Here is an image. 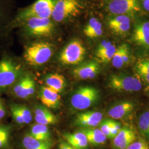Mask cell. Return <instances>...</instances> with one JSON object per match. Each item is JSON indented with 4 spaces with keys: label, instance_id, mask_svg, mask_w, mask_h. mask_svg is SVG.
<instances>
[{
    "label": "cell",
    "instance_id": "cell-1",
    "mask_svg": "<svg viewBox=\"0 0 149 149\" xmlns=\"http://www.w3.org/2000/svg\"><path fill=\"white\" fill-rule=\"evenodd\" d=\"M56 0H37L32 5L18 12L11 23L12 29L32 18H50Z\"/></svg>",
    "mask_w": 149,
    "mask_h": 149
},
{
    "label": "cell",
    "instance_id": "cell-2",
    "mask_svg": "<svg viewBox=\"0 0 149 149\" xmlns=\"http://www.w3.org/2000/svg\"><path fill=\"white\" fill-rule=\"evenodd\" d=\"M20 27L22 32L32 37H50L56 32L55 23L50 18H32L23 22Z\"/></svg>",
    "mask_w": 149,
    "mask_h": 149
},
{
    "label": "cell",
    "instance_id": "cell-3",
    "mask_svg": "<svg viewBox=\"0 0 149 149\" xmlns=\"http://www.w3.org/2000/svg\"><path fill=\"white\" fill-rule=\"evenodd\" d=\"M53 53V47L50 43L38 42L32 43L27 47L23 56L29 65L38 66L47 63Z\"/></svg>",
    "mask_w": 149,
    "mask_h": 149
},
{
    "label": "cell",
    "instance_id": "cell-4",
    "mask_svg": "<svg viewBox=\"0 0 149 149\" xmlns=\"http://www.w3.org/2000/svg\"><path fill=\"white\" fill-rule=\"evenodd\" d=\"M82 9L79 0H56L51 18L55 23H64L79 16Z\"/></svg>",
    "mask_w": 149,
    "mask_h": 149
},
{
    "label": "cell",
    "instance_id": "cell-5",
    "mask_svg": "<svg viewBox=\"0 0 149 149\" xmlns=\"http://www.w3.org/2000/svg\"><path fill=\"white\" fill-rule=\"evenodd\" d=\"M21 72V66L11 57L6 55L0 60V90L15 83Z\"/></svg>",
    "mask_w": 149,
    "mask_h": 149
},
{
    "label": "cell",
    "instance_id": "cell-6",
    "mask_svg": "<svg viewBox=\"0 0 149 149\" xmlns=\"http://www.w3.org/2000/svg\"><path fill=\"white\" fill-rule=\"evenodd\" d=\"M85 47L79 39H74L67 44L59 55L60 63L65 65L80 64L85 58Z\"/></svg>",
    "mask_w": 149,
    "mask_h": 149
},
{
    "label": "cell",
    "instance_id": "cell-7",
    "mask_svg": "<svg viewBox=\"0 0 149 149\" xmlns=\"http://www.w3.org/2000/svg\"><path fill=\"white\" fill-rule=\"evenodd\" d=\"M100 97L98 91L91 86L81 87L71 98V105L75 109L85 110L93 106Z\"/></svg>",
    "mask_w": 149,
    "mask_h": 149
},
{
    "label": "cell",
    "instance_id": "cell-8",
    "mask_svg": "<svg viewBox=\"0 0 149 149\" xmlns=\"http://www.w3.org/2000/svg\"><path fill=\"white\" fill-rule=\"evenodd\" d=\"M108 85L114 90L130 92L139 91L142 87L141 82L138 78L122 74L112 75Z\"/></svg>",
    "mask_w": 149,
    "mask_h": 149
},
{
    "label": "cell",
    "instance_id": "cell-9",
    "mask_svg": "<svg viewBox=\"0 0 149 149\" xmlns=\"http://www.w3.org/2000/svg\"><path fill=\"white\" fill-rule=\"evenodd\" d=\"M12 0H0V38L7 37L12 31Z\"/></svg>",
    "mask_w": 149,
    "mask_h": 149
},
{
    "label": "cell",
    "instance_id": "cell-10",
    "mask_svg": "<svg viewBox=\"0 0 149 149\" xmlns=\"http://www.w3.org/2000/svg\"><path fill=\"white\" fill-rule=\"evenodd\" d=\"M107 9L116 16L127 15L141 10L138 0H112L108 3Z\"/></svg>",
    "mask_w": 149,
    "mask_h": 149
},
{
    "label": "cell",
    "instance_id": "cell-11",
    "mask_svg": "<svg viewBox=\"0 0 149 149\" xmlns=\"http://www.w3.org/2000/svg\"><path fill=\"white\" fill-rule=\"evenodd\" d=\"M100 66L95 61H90L81 64L73 70V74L78 80H88L95 78L99 73Z\"/></svg>",
    "mask_w": 149,
    "mask_h": 149
},
{
    "label": "cell",
    "instance_id": "cell-12",
    "mask_svg": "<svg viewBox=\"0 0 149 149\" xmlns=\"http://www.w3.org/2000/svg\"><path fill=\"white\" fill-rule=\"evenodd\" d=\"M103 114L97 111L82 112L77 114L75 124L83 128H95L102 121Z\"/></svg>",
    "mask_w": 149,
    "mask_h": 149
},
{
    "label": "cell",
    "instance_id": "cell-13",
    "mask_svg": "<svg viewBox=\"0 0 149 149\" xmlns=\"http://www.w3.org/2000/svg\"><path fill=\"white\" fill-rule=\"evenodd\" d=\"M136 136L130 128H122L117 135L113 139V147L114 149H126L135 141Z\"/></svg>",
    "mask_w": 149,
    "mask_h": 149
},
{
    "label": "cell",
    "instance_id": "cell-14",
    "mask_svg": "<svg viewBox=\"0 0 149 149\" xmlns=\"http://www.w3.org/2000/svg\"><path fill=\"white\" fill-rule=\"evenodd\" d=\"M39 98L44 106L49 108H56L60 104L61 96L59 93L55 92L47 86L41 87Z\"/></svg>",
    "mask_w": 149,
    "mask_h": 149
},
{
    "label": "cell",
    "instance_id": "cell-15",
    "mask_svg": "<svg viewBox=\"0 0 149 149\" xmlns=\"http://www.w3.org/2000/svg\"><path fill=\"white\" fill-rule=\"evenodd\" d=\"M108 24L114 33L123 35L129 31L130 19L127 15H118L110 19L108 22Z\"/></svg>",
    "mask_w": 149,
    "mask_h": 149
},
{
    "label": "cell",
    "instance_id": "cell-16",
    "mask_svg": "<svg viewBox=\"0 0 149 149\" xmlns=\"http://www.w3.org/2000/svg\"><path fill=\"white\" fill-rule=\"evenodd\" d=\"M117 48L114 44L108 41H103L97 48L96 56L98 60L102 63L112 61Z\"/></svg>",
    "mask_w": 149,
    "mask_h": 149
},
{
    "label": "cell",
    "instance_id": "cell-17",
    "mask_svg": "<svg viewBox=\"0 0 149 149\" xmlns=\"http://www.w3.org/2000/svg\"><path fill=\"white\" fill-rule=\"evenodd\" d=\"M133 39L139 45L149 48V22L136 25L134 30Z\"/></svg>",
    "mask_w": 149,
    "mask_h": 149
},
{
    "label": "cell",
    "instance_id": "cell-18",
    "mask_svg": "<svg viewBox=\"0 0 149 149\" xmlns=\"http://www.w3.org/2000/svg\"><path fill=\"white\" fill-rule=\"evenodd\" d=\"M35 120L37 124L47 126L58 122V118L46 107H37L35 110Z\"/></svg>",
    "mask_w": 149,
    "mask_h": 149
},
{
    "label": "cell",
    "instance_id": "cell-19",
    "mask_svg": "<svg viewBox=\"0 0 149 149\" xmlns=\"http://www.w3.org/2000/svg\"><path fill=\"white\" fill-rule=\"evenodd\" d=\"M134 104L131 102H123L113 107L108 112L110 117L114 119H120L126 117L133 111Z\"/></svg>",
    "mask_w": 149,
    "mask_h": 149
},
{
    "label": "cell",
    "instance_id": "cell-20",
    "mask_svg": "<svg viewBox=\"0 0 149 149\" xmlns=\"http://www.w3.org/2000/svg\"><path fill=\"white\" fill-rule=\"evenodd\" d=\"M83 32L85 36L91 39L100 37L103 32L102 24L97 18L92 17L84 28Z\"/></svg>",
    "mask_w": 149,
    "mask_h": 149
},
{
    "label": "cell",
    "instance_id": "cell-21",
    "mask_svg": "<svg viewBox=\"0 0 149 149\" xmlns=\"http://www.w3.org/2000/svg\"><path fill=\"white\" fill-rule=\"evenodd\" d=\"M64 137L67 142L76 149H86L88 142L85 134L81 130L74 133L65 134Z\"/></svg>",
    "mask_w": 149,
    "mask_h": 149
},
{
    "label": "cell",
    "instance_id": "cell-22",
    "mask_svg": "<svg viewBox=\"0 0 149 149\" xmlns=\"http://www.w3.org/2000/svg\"><path fill=\"white\" fill-rule=\"evenodd\" d=\"M81 131L85 134L88 143L93 145H100L104 144L106 141V136L100 129L84 128Z\"/></svg>",
    "mask_w": 149,
    "mask_h": 149
},
{
    "label": "cell",
    "instance_id": "cell-23",
    "mask_svg": "<svg viewBox=\"0 0 149 149\" xmlns=\"http://www.w3.org/2000/svg\"><path fill=\"white\" fill-rule=\"evenodd\" d=\"M45 83L47 87L59 93L64 90L66 85L65 77L57 73L47 76L45 79Z\"/></svg>",
    "mask_w": 149,
    "mask_h": 149
},
{
    "label": "cell",
    "instance_id": "cell-24",
    "mask_svg": "<svg viewBox=\"0 0 149 149\" xmlns=\"http://www.w3.org/2000/svg\"><path fill=\"white\" fill-rule=\"evenodd\" d=\"M22 144L26 149H51L52 144L50 141H40L33 138L29 134L24 136Z\"/></svg>",
    "mask_w": 149,
    "mask_h": 149
},
{
    "label": "cell",
    "instance_id": "cell-25",
    "mask_svg": "<svg viewBox=\"0 0 149 149\" xmlns=\"http://www.w3.org/2000/svg\"><path fill=\"white\" fill-rule=\"evenodd\" d=\"M29 134L33 138L40 141H50V133L47 125L39 124L33 125Z\"/></svg>",
    "mask_w": 149,
    "mask_h": 149
},
{
    "label": "cell",
    "instance_id": "cell-26",
    "mask_svg": "<svg viewBox=\"0 0 149 149\" xmlns=\"http://www.w3.org/2000/svg\"><path fill=\"white\" fill-rule=\"evenodd\" d=\"M31 76L27 75L21 79L13 87V93L16 96L21 98H26L28 84Z\"/></svg>",
    "mask_w": 149,
    "mask_h": 149
},
{
    "label": "cell",
    "instance_id": "cell-27",
    "mask_svg": "<svg viewBox=\"0 0 149 149\" xmlns=\"http://www.w3.org/2000/svg\"><path fill=\"white\" fill-rule=\"evenodd\" d=\"M127 46V44H123L117 48L116 51L112 60V65L114 68L117 69H120L124 66V53Z\"/></svg>",
    "mask_w": 149,
    "mask_h": 149
},
{
    "label": "cell",
    "instance_id": "cell-28",
    "mask_svg": "<svg viewBox=\"0 0 149 149\" xmlns=\"http://www.w3.org/2000/svg\"><path fill=\"white\" fill-rule=\"evenodd\" d=\"M139 129L140 133L149 139V111L144 112L139 118Z\"/></svg>",
    "mask_w": 149,
    "mask_h": 149
},
{
    "label": "cell",
    "instance_id": "cell-29",
    "mask_svg": "<svg viewBox=\"0 0 149 149\" xmlns=\"http://www.w3.org/2000/svg\"><path fill=\"white\" fill-rule=\"evenodd\" d=\"M17 110L19 112L22 117L23 118L25 124H28L32 122V115L30 110L26 107L22 105H14Z\"/></svg>",
    "mask_w": 149,
    "mask_h": 149
},
{
    "label": "cell",
    "instance_id": "cell-30",
    "mask_svg": "<svg viewBox=\"0 0 149 149\" xmlns=\"http://www.w3.org/2000/svg\"><path fill=\"white\" fill-rule=\"evenodd\" d=\"M136 69L138 74H149V60H144L138 62Z\"/></svg>",
    "mask_w": 149,
    "mask_h": 149
},
{
    "label": "cell",
    "instance_id": "cell-31",
    "mask_svg": "<svg viewBox=\"0 0 149 149\" xmlns=\"http://www.w3.org/2000/svg\"><path fill=\"white\" fill-rule=\"evenodd\" d=\"M126 149H149V145L144 140L139 139L134 141Z\"/></svg>",
    "mask_w": 149,
    "mask_h": 149
},
{
    "label": "cell",
    "instance_id": "cell-32",
    "mask_svg": "<svg viewBox=\"0 0 149 149\" xmlns=\"http://www.w3.org/2000/svg\"><path fill=\"white\" fill-rule=\"evenodd\" d=\"M110 124L111 120L106 119L103 121H102L100 123V129L101 130L103 134L106 136L107 138L111 139V133H110Z\"/></svg>",
    "mask_w": 149,
    "mask_h": 149
},
{
    "label": "cell",
    "instance_id": "cell-33",
    "mask_svg": "<svg viewBox=\"0 0 149 149\" xmlns=\"http://www.w3.org/2000/svg\"><path fill=\"white\" fill-rule=\"evenodd\" d=\"M11 111L12 117L16 123H17L19 124H25L23 118L22 117L19 112L17 110V109L15 108L14 105L11 106Z\"/></svg>",
    "mask_w": 149,
    "mask_h": 149
},
{
    "label": "cell",
    "instance_id": "cell-34",
    "mask_svg": "<svg viewBox=\"0 0 149 149\" xmlns=\"http://www.w3.org/2000/svg\"><path fill=\"white\" fill-rule=\"evenodd\" d=\"M121 129L122 128L120 127V125L119 123H118L117 122H115L114 120H111L110 133H111V139H113L117 135Z\"/></svg>",
    "mask_w": 149,
    "mask_h": 149
},
{
    "label": "cell",
    "instance_id": "cell-35",
    "mask_svg": "<svg viewBox=\"0 0 149 149\" xmlns=\"http://www.w3.org/2000/svg\"><path fill=\"white\" fill-rule=\"evenodd\" d=\"M9 131L0 136V148H3L8 143L9 139Z\"/></svg>",
    "mask_w": 149,
    "mask_h": 149
},
{
    "label": "cell",
    "instance_id": "cell-36",
    "mask_svg": "<svg viewBox=\"0 0 149 149\" xmlns=\"http://www.w3.org/2000/svg\"><path fill=\"white\" fill-rule=\"evenodd\" d=\"M59 149H76L68 142L63 141L59 145Z\"/></svg>",
    "mask_w": 149,
    "mask_h": 149
},
{
    "label": "cell",
    "instance_id": "cell-37",
    "mask_svg": "<svg viewBox=\"0 0 149 149\" xmlns=\"http://www.w3.org/2000/svg\"><path fill=\"white\" fill-rule=\"evenodd\" d=\"M5 108L1 100H0V120L5 116Z\"/></svg>",
    "mask_w": 149,
    "mask_h": 149
},
{
    "label": "cell",
    "instance_id": "cell-38",
    "mask_svg": "<svg viewBox=\"0 0 149 149\" xmlns=\"http://www.w3.org/2000/svg\"><path fill=\"white\" fill-rule=\"evenodd\" d=\"M139 76L143 79V80L145 81V82H148L149 84V74H144V73H140V74H138Z\"/></svg>",
    "mask_w": 149,
    "mask_h": 149
},
{
    "label": "cell",
    "instance_id": "cell-39",
    "mask_svg": "<svg viewBox=\"0 0 149 149\" xmlns=\"http://www.w3.org/2000/svg\"><path fill=\"white\" fill-rule=\"evenodd\" d=\"M142 3L144 9L149 11V0H142Z\"/></svg>",
    "mask_w": 149,
    "mask_h": 149
},
{
    "label": "cell",
    "instance_id": "cell-40",
    "mask_svg": "<svg viewBox=\"0 0 149 149\" xmlns=\"http://www.w3.org/2000/svg\"><path fill=\"white\" fill-rule=\"evenodd\" d=\"M8 131L9 130L8 128L4 127H0V136Z\"/></svg>",
    "mask_w": 149,
    "mask_h": 149
}]
</instances>
